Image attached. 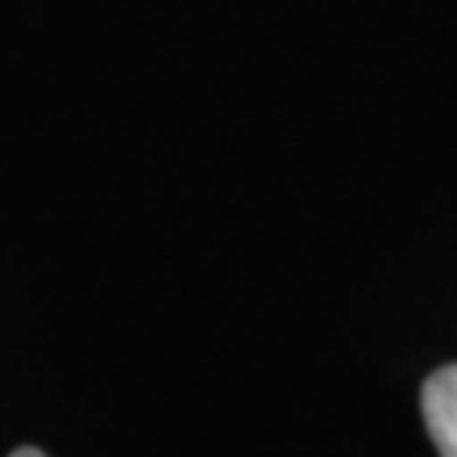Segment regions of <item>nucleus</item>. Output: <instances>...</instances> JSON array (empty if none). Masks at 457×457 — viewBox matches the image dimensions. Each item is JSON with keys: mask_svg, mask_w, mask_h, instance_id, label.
<instances>
[{"mask_svg": "<svg viewBox=\"0 0 457 457\" xmlns=\"http://www.w3.org/2000/svg\"><path fill=\"white\" fill-rule=\"evenodd\" d=\"M423 420L442 457H457V366L435 370L423 385Z\"/></svg>", "mask_w": 457, "mask_h": 457, "instance_id": "nucleus-1", "label": "nucleus"}, {"mask_svg": "<svg viewBox=\"0 0 457 457\" xmlns=\"http://www.w3.org/2000/svg\"><path fill=\"white\" fill-rule=\"evenodd\" d=\"M12 457H42V453H38V450H31V446H23V450H16Z\"/></svg>", "mask_w": 457, "mask_h": 457, "instance_id": "nucleus-2", "label": "nucleus"}]
</instances>
